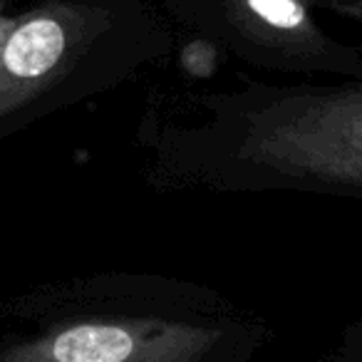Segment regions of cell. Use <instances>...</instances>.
Returning a JSON list of instances; mask_svg holds the SVG:
<instances>
[{
    "instance_id": "cell-1",
    "label": "cell",
    "mask_w": 362,
    "mask_h": 362,
    "mask_svg": "<svg viewBox=\"0 0 362 362\" xmlns=\"http://www.w3.org/2000/svg\"><path fill=\"white\" fill-rule=\"evenodd\" d=\"M67 30L57 18H35L18 28L0 52V95L47 77L65 55Z\"/></svg>"
},
{
    "instance_id": "cell-2",
    "label": "cell",
    "mask_w": 362,
    "mask_h": 362,
    "mask_svg": "<svg viewBox=\"0 0 362 362\" xmlns=\"http://www.w3.org/2000/svg\"><path fill=\"white\" fill-rule=\"evenodd\" d=\"M136 337L119 325H77L13 362H136Z\"/></svg>"
}]
</instances>
